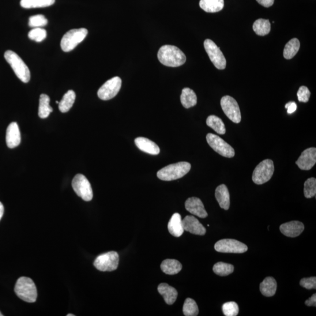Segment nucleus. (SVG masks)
<instances>
[{
    "instance_id": "3",
    "label": "nucleus",
    "mask_w": 316,
    "mask_h": 316,
    "mask_svg": "<svg viewBox=\"0 0 316 316\" xmlns=\"http://www.w3.org/2000/svg\"><path fill=\"white\" fill-rule=\"evenodd\" d=\"M15 292L21 300L28 303H34L37 299V289L31 278L21 277L17 281Z\"/></svg>"
},
{
    "instance_id": "46",
    "label": "nucleus",
    "mask_w": 316,
    "mask_h": 316,
    "mask_svg": "<svg viewBox=\"0 0 316 316\" xmlns=\"http://www.w3.org/2000/svg\"><path fill=\"white\" fill-rule=\"evenodd\" d=\"M0 316H3V314L0 312Z\"/></svg>"
},
{
    "instance_id": "38",
    "label": "nucleus",
    "mask_w": 316,
    "mask_h": 316,
    "mask_svg": "<svg viewBox=\"0 0 316 316\" xmlns=\"http://www.w3.org/2000/svg\"><path fill=\"white\" fill-rule=\"evenodd\" d=\"M222 310L225 316H236L239 314V307L235 302H229L223 304Z\"/></svg>"
},
{
    "instance_id": "33",
    "label": "nucleus",
    "mask_w": 316,
    "mask_h": 316,
    "mask_svg": "<svg viewBox=\"0 0 316 316\" xmlns=\"http://www.w3.org/2000/svg\"><path fill=\"white\" fill-rule=\"evenodd\" d=\"M213 269L217 275L225 276L232 273L234 271V267L229 263L219 262L214 265Z\"/></svg>"
},
{
    "instance_id": "4",
    "label": "nucleus",
    "mask_w": 316,
    "mask_h": 316,
    "mask_svg": "<svg viewBox=\"0 0 316 316\" xmlns=\"http://www.w3.org/2000/svg\"><path fill=\"white\" fill-rule=\"evenodd\" d=\"M5 58L19 79L25 84L30 81L31 73L28 67L16 53L12 51H7L5 52Z\"/></svg>"
},
{
    "instance_id": "14",
    "label": "nucleus",
    "mask_w": 316,
    "mask_h": 316,
    "mask_svg": "<svg viewBox=\"0 0 316 316\" xmlns=\"http://www.w3.org/2000/svg\"><path fill=\"white\" fill-rule=\"evenodd\" d=\"M316 163V149L310 148L304 150L301 154L296 164L302 170L308 171L314 167Z\"/></svg>"
},
{
    "instance_id": "7",
    "label": "nucleus",
    "mask_w": 316,
    "mask_h": 316,
    "mask_svg": "<svg viewBox=\"0 0 316 316\" xmlns=\"http://www.w3.org/2000/svg\"><path fill=\"white\" fill-rule=\"evenodd\" d=\"M274 164L270 160H265L261 162L253 172V182L257 184H262L268 182L271 179L274 172Z\"/></svg>"
},
{
    "instance_id": "25",
    "label": "nucleus",
    "mask_w": 316,
    "mask_h": 316,
    "mask_svg": "<svg viewBox=\"0 0 316 316\" xmlns=\"http://www.w3.org/2000/svg\"><path fill=\"white\" fill-rule=\"evenodd\" d=\"M180 101L184 108H189L196 105L198 98L193 90L186 88L182 90Z\"/></svg>"
},
{
    "instance_id": "35",
    "label": "nucleus",
    "mask_w": 316,
    "mask_h": 316,
    "mask_svg": "<svg viewBox=\"0 0 316 316\" xmlns=\"http://www.w3.org/2000/svg\"><path fill=\"white\" fill-rule=\"evenodd\" d=\"M316 194V179L314 178L308 179L304 184V194L307 199L315 196Z\"/></svg>"
},
{
    "instance_id": "29",
    "label": "nucleus",
    "mask_w": 316,
    "mask_h": 316,
    "mask_svg": "<svg viewBox=\"0 0 316 316\" xmlns=\"http://www.w3.org/2000/svg\"><path fill=\"white\" fill-rule=\"evenodd\" d=\"M55 0H21L20 5L24 9L43 8L51 6Z\"/></svg>"
},
{
    "instance_id": "27",
    "label": "nucleus",
    "mask_w": 316,
    "mask_h": 316,
    "mask_svg": "<svg viewBox=\"0 0 316 316\" xmlns=\"http://www.w3.org/2000/svg\"><path fill=\"white\" fill-rule=\"evenodd\" d=\"M50 98L45 94L40 96L38 115L41 118H47L53 111L51 107Z\"/></svg>"
},
{
    "instance_id": "26",
    "label": "nucleus",
    "mask_w": 316,
    "mask_h": 316,
    "mask_svg": "<svg viewBox=\"0 0 316 316\" xmlns=\"http://www.w3.org/2000/svg\"><path fill=\"white\" fill-rule=\"evenodd\" d=\"M277 283L272 277H267L260 284V291L263 296L271 297L275 294Z\"/></svg>"
},
{
    "instance_id": "2",
    "label": "nucleus",
    "mask_w": 316,
    "mask_h": 316,
    "mask_svg": "<svg viewBox=\"0 0 316 316\" xmlns=\"http://www.w3.org/2000/svg\"><path fill=\"white\" fill-rule=\"evenodd\" d=\"M191 165L187 162H180L168 165L157 172V178L164 181H171L182 178L189 172Z\"/></svg>"
},
{
    "instance_id": "43",
    "label": "nucleus",
    "mask_w": 316,
    "mask_h": 316,
    "mask_svg": "<svg viewBox=\"0 0 316 316\" xmlns=\"http://www.w3.org/2000/svg\"><path fill=\"white\" fill-rule=\"evenodd\" d=\"M305 304L307 306H316V294L314 293V295H312L310 298L307 299Z\"/></svg>"
},
{
    "instance_id": "15",
    "label": "nucleus",
    "mask_w": 316,
    "mask_h": 316,
    "mask_svg": "<svg viewBox=\"0 0 316 316\" xmlns=\"http://www.w3.org/2000/svg\"><path fill=\"white\" fill-rule=\"evenodd\" d=\"M185 208L191 214L202 219H205L208 216L204 205L201 199L198 198L193 197L188 199L185 202Z\"/></svg>"
},
{
    "instance_id": "8",
    "label": "nucleus",
    "mask_w": 316,
    "mask_h": 316,
    "mask_svg": "<svg viewBox=\"0 0 316 316\" xmlns=\"http://www.w3.org/2000/svg\"><path fill=\"white\" fill-rule=\"evenodd\" d=\"M72 187L75 193L86 202L92 200L93 197L91 184L85 176L77 174L72 180Z\"/></svg>"
},
{
    "instance_id": "30",
    "label": "nucleus",
    "mask_w": 316,
    "mask_h": 316,
    "mask_svg": "<svg viewBox=\"0 0 316 316\" xmlns=\"http://www.w3.org/2000/svg\"><path fill=\"white\" fill-rule=\"evenodd\" d=\"M206 124L209 127L212 128L217 133L224 135L226 133L224 124L222 120L216 115H210L207 118Z\"/></svg>"
},
{
    "instance_id": "40",
    "label": "nucleus",
    "mask_w": 316,
    "mask_h": 316,
    "mask_svg": "<svg viewBox=\"0 0 316 316\" xmlns=\"http://www.w3.org/2000/svg\"><path fill=\"white\" fill-rule=\"evenodd\" d=\"M300 285L306 289H316V278H303L300 282Z\"/></svg>"
},
{
    "instance_id": "21",
    "label": "nucleus",
    "mask_w": 316,
    "mask_h": 316,
    "mask_svg": "<svg viewBox=\"0 0 316 316\" xmlns=\"http://www.w3.org/2000/svg\"><path fill=\"white\" fill-rule=\"evenodd\" d=\"M169 232L176 237H179L183 234L184 228L181 216L179 213L173 214L168 225Z\"/></svg>"
},
{
    "instance_id": "45",
    "label": "nucleus",
    "mask_w": 316,
    "mask_h": 316,
    "mask_svg": "<svg viewBox=\"0 0 316 316\" xmlns=\"http://www.w3.org/2000/svg\"><path fill=\"white\" fill-rule=\"evenodd\" d=\"M67 316H74V315L73 314H68L67 315Z\"/></svg>"
},
{
    "instance_id": "5",
    "label": "nucleus",
    "mask_w": 316,
    "mask_h": 316,
    "mask_svg": "<svg viewBox=\"0 0 316 316\" xmlns=\"http://www.w3.org/2000/svg\"><path fill=\"white\" fill-rule=\"evenodd\" d=\"M88 31L86 28L70 30L63 35L61 46L64 52H68L74 50L87 36Z\"/></svg>"
},
{
    "instance_id": "6",
    "label": "nucleus",
    "mask_w": 316,
    "mask_h": 316,
    "mask_svg": "<svg viewBox=\"0 0 316 316\" xmlns=\"http://www.w3.org/2000/svg\"><path fill=\"white\" fill-rule=\"evenodd\" d=\"M118 263V253L115 251H110L98 256L94 262V266L100 271L111 272L117 269Z\"/></svg>"
},
{
    "instance_id": "17",
    "label": "nucleus",
    "mask_w": 316,
    "mask_h": 316,
    "mask_svg": "<svg viewBox=\"0 0 316 316\" xmlns=\"http://www.w3.org/2000/svg\"><path fill=\"white\" fill-rule=\"evenodd\" d=\"M6 142L8 147L11 149L16 148L20 144L21 134L17 123H11L7 128Z\"/></svg>"
},
{
    "instance_id": "16",
    "label": "nucleus",
    "mask_w": 316,
    "mask_h": 316,
    "mask_svg": "<svg viewBox=\"0 0 316 316\" xmlns=\"http://www.w3.org/2000/svg\"><path fill=\"white\" fill-rule=\"evenodd\" d=\"M182 221L184 230L195 235H204L206 234L205 227L194 216H187Z\"/></svg>"
},
{
    "instance_id": "47",
    "label": "nucleus",
    "mask_w": 316,
    "mask_h": 316,
    "mask_svg": "<svg viewBox=\"0 0 316 316\" xmlns=\"http://www.w3.org/2000/svg\"><path fill=\"white\" fill-rule=\"evenodd\" d=\"M59 102H58V101H56V104H59Z\"/></svg>"
},
{
    "instance_id": "31",
    "label": "nucleus",
    "mask_w": 316,
    "mask_h": 316,
    "mask_svg": "<svg viewBox=\"0 0 316 316\" xmlns=\"http://www.w3.org/2000/svg\"><path fill=\"white\" fill-rule=\"evenodd\" d=\"M300 47V42L298 39L293 38L290 40L284 48V58L287 59H292L298 52Z\"/></svg>"
},
{
    "instance_id": "10",
    "label": "nucleus",
    "mask_w": 316,
    "mask_h": 316,
    "mask_svg": "<svg viewBox=\"0 0 316 316\" xmlns=\"http://www.w3.org/2000/svg\"><path fill=\"white\" fill-rule=\"evenodd\" d=\"M204 47L214 66L218 69H224L226 67V59L217 45L212 40L208 39L205 41Z\"/></svg>"
},
{
    "instance_id": "42",
    "label": "nucleus",
    "mask_w": 316,
    "mask_h": 316,
    "mask_svg": "<svg viewBox=\"0 0 316 316\" xmlns=\"http://www.w3.org/2000/svg\"><path fill=\"white\" fill-rule=\"evenodd\" d=\"M274 1V0H257L259 4L267 8L271 7L273 5Z\"/></svg>"
},
{
    "instance_id": "20",
    "label": "nucleus",
    "mask_w": 316,
    "mask_h": 316,
    "mask_svg": "<svg viewBox=\"0 0 316 316\" xmlns=\"http://www.w3.org/2000/svg\"><path fill=\"white\" fill-rule=\"evenodd\" d=\"M215 196L220 208L227 210L230 206V197L228 188L225 184H221L216 188Z\"/></svg>"
},
{
    "instance_id": "39",
    "label": "nucleus",
    "mask_w": 316,
    "mask_h": 316,
    "mask_svg": "<svg viewBox=\"0 0 316 316\" xmlns=\"http://www.w3.org/2000/svg\"><path fill=\"white\" fill-rule=\"evenodd\" d=\"M297 96L300 102L307 103L309 100L310 92L306 86H301L297 93Z\"/></svg>"
},
{
    "instance_id": "32",
    "label": "nucleus",
    "mask_w": 316,
    "mask_h": 316,
    "mask_svg": "<svg viewBox=\"0 0 316 316\" xmlns=\"http://www.w3.org/2000/svg\"><path fill=\"white\" fill-rule=\"evenodd\" d=\"M253 27L254 32L258 35L265 36L270 32L271 26L268 20L259 19L255 21Z\"/></svg>"
},
{
    "instance_id": "12",
    "label": "nucleus",
    "mask_w": 316,
    "mask_h": 316,
    "mask_svg": "<svg viewBox=\"0 0 316 316\" xmlns=\"http://www.w3.org/2000/svg\"><path fill=\"white\" fill-rule=\"evenodd\" d=\"M221 106L227 117L234 123H240L242 120L240 109L238 103L231 96L222 97Z\"/></svg>"
},
{
    "instance_id": "44",
    "label": "nucleus",
    "mask_w": 316,
    "mask_h": 316,
    "mask_svg": "<svg viewBox=\"0 0 316 316\" xmlns=\"http://www.w3.org/2000/svg\"><path fill=\"white\" fill-rule=\"evenodd\" d=\"M4 212H5V208H4L3 205L0 202V220L3 216Z\"/></svg>"
},
{
    "instance_id": "36",
    "label": "nucleus",
    "mask_w": 316,
    "mask_h": 316,
    "mask_svg": "<svg viewBox=\"0 0 316 316\" xmlns=\"http://www.w3.org/2000/svg\"><path fill=\"white\" fill-rule=\"evenodd\" d=\"M47 35L46 30L41 28H34L28 33L29 38L37 43L42 42L46 38Z\"/></svg>"
},
{
    "instance_id": "37",
    "label": "nucleus",
    "mask_w": 316,
    "mask_h": 316,
    "mask_svg": "<svg viewBox=\"0 0 316 316\" xmlns=\"http://www.w3.org/2000/svg\"><path fill=\"white\" fill-rule=\"evenodd\" d=\"M48 24V20L43 15H36L29 17L28 25L32 28L43 27Z\"/></svg>"
},
{
    "instance_id": "24",
    "label": "nucleus",
    "mask_w": 316,
    "mask_h": 316,
    "mask_svg": "<svg viewBox=\"0 0 316 316\" xmlns=\"http://www.w3.org/2000/svg\"><path fill=\"white\" fill-rule=\"evenodd\" d=\"M162 270L167 274H175L178 273L182 269L181 263L176 259H165L161 263Z\"/></svg>"
},
{
    "instance_id": "22",
    "label": "nucleus",
    "mask_w": 316,
    "mask_h": 316,
    "mask_svg": "<svg viewBox=\"0 0 316 316\" xmlns=\"http://www.w3.org/2000/svg\"><path fill=\"white\" fill-rule=\"evenodd\" d=\"M157 291L164 297L165 302L169 305L174 304L178 298V292L176 289L167 284H161L158 286Z\"/></svg>"
},
{
    "instance_id": "23",
    "label": "nucleus",
    "mask_w": 316,
    "mask_h": 316,
    "mask_svg": "<svg viewBox=\"0 0 316 316\" xmlns=\"http://www.w3.org/2000/svg\"><path fill=\"white\" fill-rule=\"evenodd\" d=\"M201 8L207 13H217L223 10L224 0H201L199 3Z\"/></svg>"
},
{
    "instance_id": "41",
    "label": "nucleus",
    "mask_w": 316,
    "mask_h": 316,
    "mask_svg": "<svg viewBox=\"0 0 316 316\" xmlns=\"http://www.w3.org/2000/svg\"><path fill=\"white\" fill-rule=\"evenodd\" d=\"M285 108L288 109V113L292 114L297 109V105L293 101H291L285 105Z\"/></svg>"
},
{
    "instance_id": "28",
    "label": "nucleus",
    "mask_w": 316,
    "mask_h": 316,
    "mask_svg": "<svg viewBox=\"0 0 316 316\" xmlns=\"http://www.w3.org/2000/svg\"><path fill=\"white\" fill-rule=\"evenodd\" d=\"M76 99V94L73 90H69L65 94L62 99L59 103V109L62 112H67L72 107Z\"/></svg>"
},
{
    "instance_id": "34",
    "label": "nucleus",
    "mask_w": 316,
    "mask_h": 316,
    "mask_svg": "<svg viewBox=\"0 0 316 316\" xmlns=\"http://www.w3.org/2000/svg\"><path fill=\"white\" fill-rule=\"evenodd\" d=\"M183 312L186 316H196L199 314V308L195 301L190 298L186 299L183 307Z\"/></svg>"
},
{
    "instance_id": "1",
    "label": "nucleus",
    "mask_w": 316,
    "mask_h": 316,
    "mask_svg": "<svg viewBox=\"0 0 316 316\" xmlns=\"http://www.w3.org/2000/svg\"><path fill=\"white\" fill-rule=\"evenodd\" d=\"M157 58L163 65L172 67L182 66L186 61L185 55L179 48L169 45L160 49Z\"/></svg>"
},
{
    "instance_id": "11",
    "label": "nucleus",
    "mask_w": 316,
    "mask_h": 316,
    "mask_svg": "<svg viewBox=\"0 0 316 316\" xmlns=\"http://www.w3.org/2000/svg\"><path fill=\"white\" fill-rule=\"evenodd\" d=\"M122 81L121 78L116 76L107 81L98 90L97 95L102 100L112 99L117 95L121 89Z\"/></svg>"
},
{
    "instance_id": "18",
    "label": "nucleus",
    "mask_w": 316,
    "mask_h": 316,
    "mask_svg": "<svg viewBox=\"0 0 316 316\" xmlns=\"http://www.w3.org/2000/svg\"><path fill=\"white\" fill-rule=\"evenodd\" d=\"M304 229V224L302 222L298 221L288 222V223L282 224L280 226V231L282 234L288 237H292V238L300 235Z\"/></svg>"
},
{
    "instance_id": "13",
    "label": "nucleus",
    "mask_w": 316,
    "mask_h": 316,
    "mask_svg": "<svg viewBox=\"0 0 316 316\" xmlns=\"http://www.w3.org/2000/svg\"><path fill=\"white\" fill-rule=\"evenodd\" d=\"M214 248L217 252L223 253L242 254L248 250L246 244L233 239L220 240L216 243Z\"/></svg>"
},
{
    "instance_id": "19",
    "label": "nucleus",
    "mask_w": 316,
    "mask_h": 316,
    "mask_svg": "<svg viewBox=\"0 0 316 316\" xmlns=\"http://www.w3.org/2000/svg\"><path fill=\"white\" fill-rule=\"evenodd\" d=\"M135 144L142 151L150 154V155H158L160 152L159 146L148 138H137L135 140Z\"/></svg>"
},
{
    "instance_id": "9",
    "label": "nucleus",
    "mask_w": 316,
    "mask_h": 316,
    "mask_svg": "<svg viewBox=\"0 0 316 316\" xmlns=\"http://www.w3.org/2000/svg\"><path fill=\"white\" fill-rule=\"evenodd\" d=\"M206 140L210 147L220 155L229 158L234 156V149L218 135L209 133L207 135Z\"/></svg>"
}]
</instances>
